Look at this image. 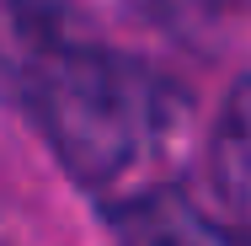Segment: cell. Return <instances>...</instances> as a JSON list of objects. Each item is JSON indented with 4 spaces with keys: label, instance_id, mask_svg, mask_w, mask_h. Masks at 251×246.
Here are the masks:
<instances>
[{
    "label": "cell",
    "instance_id": "3957f363",
    "mask_svg": "<svg viewBox=\"0 0 251 246\" xmlns=\"http://www.w3.org/2000/svg\"><path fill=\"white\" fill-rule=\"evenodd\" d=\"M208 182L235 219H251V75L230 86L208 129Z\"/></svg>",
    "mask_w": 251,
    "mask_h": 246
},
{
    "label": "cell",
    "instance_id": "6da1fadb",
    "mask_svg": "<svg viewBox=\"0 0 251 246\" xmlns=\"http://www.w3.org/2000/svg\"><path fill=\"white\" fill-rule=\"evenodd\" d=\"M0 97L22 107L59 171L118 198L193 123V91L150 59L86 38L64 0H0Z\"/></svg>",
    "mask_w": 251,
    "mask_h": 246
},
{
    "label": "cell",
    "instance_id": "7a4b0ae2",
    "mask_svg": "<svg viewBox=\"0 0 251 246\" xmlns=\"http://www.w3.org/2000/svg\"><path fill=\"white\" fill-rule=\"evenodd\" d=\"M101 219L112 230V246H251V230L208 214L176 182L107 198Z\"/></svg>",
    "mask_w": 251,
    "mask_h": 246
}]
</instances>
